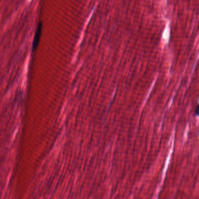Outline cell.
Masks as SVG:
<instances>
[{"instance_id":"obj_1","label":"cell","mask_w":199,"mask_h":199,"mask_svg":"<svg viewBox=\"0 0 199 199\" xmlns=\"http://www.w3.org/2000/svg\"><path fill=\"white\" fill-rule=\"evenodd\" d=\"M42 24H40L39 26L37 27V29L36 31L35 36H34V39L33 41V50L36 49L37 46H38V44L40 41V36H41V33H42Z\"/></svg>"}]
</instances>
